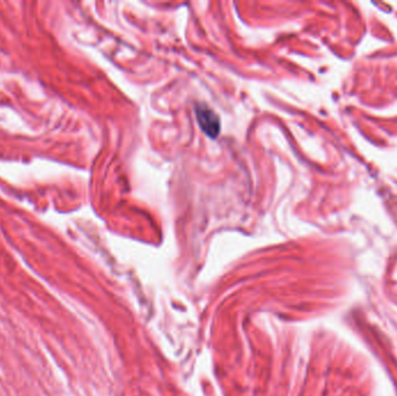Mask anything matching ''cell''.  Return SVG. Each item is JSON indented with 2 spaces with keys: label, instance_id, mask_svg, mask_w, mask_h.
Listing matches in <instances>:
<instances>
[{
  "label": "cell",
  "instance_id": "obj_1",
  "mask_svg": "<svg viewBox=\"0 0 397 396\" xmlns=\"http://www.w3.org/2000/svg\"><path fill=\"white\" fill-rule=\"evenodd\" d=\"M195 110H196V119H198V124L201 131L210 138H217L221 131L220 119L217 114L214 113V110H210V107H207L206 105H198Z\"/></svg>",
  "mask_w": 397,
  "mask_h": 396
}]
</instances>
